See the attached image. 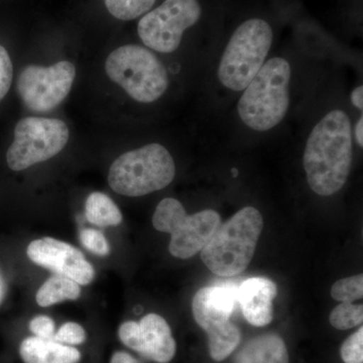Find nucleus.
<instances>
[{"instance_id": "nucleus-1", "label": "nucleus", "mask_w": 363, "mask_h": 363, "mask_svg": "<svg viewBox=\"0 0 363 363\" xmlns=\"http://www.w3.org/2000/svg\"><path fill=\"white\" fill-rule=\"evenodd\" d=\"M350 117L342 111L327 113L313 128L303 164L313 192L331 196L345 185L353 157Z\"/></svg>"}, {"instance_id": "nucleus-2", "label": "nucleus", "mask_w": 363, "mask_h": 363, "mask_svg": "<svg viewBox=\"0 0 363 363\" xmlns=\"http://www.w3.org/2000/svg\"><path fill=\"white\" fill-rule=\"evenodd\" d=\"M264 219L257 208L245 207L217 227L201 250L205 266L214 274L234 277L247 269L255 255Z\"/></svg>"}, {"instance_id": "nucleus-3", "label": "nucleus", "mask_w": 363, "mask_h": 363, "mask_svg": "<svg viewBox=\"0 0 363 363\" xmlns=\"http://www.w3.org/2000/svg\"><path fill=\"white\" fill-rule=\"evenodd\" d=\"M290 80L291 66L286 59L277 57L266 62L238 101V114L243 123L257 131L278 125L290 106Z\"/></svg>"}, {"instance_id": "nucleus-4", "label": "nucleus", "mask_w": 363, "mask_h": 363, "mask_svg": "<svg viewBox=\"0 0 363 363\" xmlns=\"http://www.w3.org/2000/svg\"><path fill=\"white\" fill-rule=\"evenodd\" d=\"M173 157L160 143H150L117 157L108 173L109 186L117 194L140 197L166 188L173 182Z\"/></svg>"}, {"instance_id": "nucleus-5", "label": "nucleus", "mask_w": 363, "mask_h": 363, "mask_svg": "<svg viewBox=\"0 0 363 363\" xmlns=\"http://www.w3.org/2000/svg\"><path fill=\"white\" fill-rule=\"evenodd\" d=\"M105 70L113 82L140 104L156 101L168 89L166 67L142 45H126L114 50L106 60Z\"/></svg>"}, {"instance_id": "nucleus-6", "label": "nucleus", "mask_w": 363, "mask_h": 363, "mask_svg": "<svg viewBox=\"0 0 363 363\" xmlns=\"http://www.w3.org/2000/svg\"><path fill=\"white\" fill-rule=\"evenodd\" d=\"M272 44V30L266 21L252 18L241 23L225 48L218 68L221 84L243 91L264 66Z\"/></svg>"}, {"instance_id": "nucleus-7", "label": "nucleus", "mask_w": 363, "mask_h": 363, "mask_svg": "<svg viewBox=\"0 0 363 363\" xmlns=\"http://www.w3.org/2000/svg\"><path fill=\"white\" fill-rule=\"evenodd\" d=\"M236 303L238 288L230 285L205 286L193 298V316L206 332L210 357L215 362H223L240 345V329L230 322Z\"/></svg>"}, {"instance_id": "nucleus-8", "label": "nucleus", "mask_w": 363, "mask_h": 363, "mask_svg": "<svg viewBox=\"0 0 363 363\" xmlns=\"http://www.w3.org/2000/svg\"><path fill=\"white\" fill-rule=\"evenodd\" d=\"M220 224V215L214 210L188 215L182 203L174 198L162 200L152 216L157 230L171 234V255L182 259L201 252Z\"/></svg>"}, {"instance_id": "nucleus-9", "label": "nucleus", "mask_w": 363, "mask_h": 363, "mask_svg": "<svg viewBox=\"0 0 363 363\" xmlns=\"http://www.w3.org/2000/svg\"><path fill=\"white\" fill-rule=\"evenodd\" d=\"M69 128L64 121L44 117H26L16 123L14 138L7 150L6 162L14 172L52 159L66 147Z\"/></svg>"}, {"instance_id": "nucleus-10", "label": "nucleus", "mask_w": 363, "mask_h": 363, "mask_svg": "<svg viewBox=\"0 0 363 363\" xmlns=\"http://www.w3.org/2000/svg\"><path fill=\"white\" fill-rule=\"evenodd\" d=\"M201 13L198 0H164L143 14L138 35L150 49L169 54L180 47L184 33L199 21Z\"/></svg>"}, {"instance_id": "nucleus-11", "label": "nucleus", "mask_w": 363, "mask_h": 363, "mask_svg": "<svg viewBox=\"0 0 363 363\" xmlns=\"http://www.w3.org/2000/svg\"><path fill=\"white\" fill-rule=\"evenodd\" d=\"M75 78V66L68 61L50 67L26 66L18 76V92L30 111H51L68 96Z\"/></svg>"}, {"instance_id": "nucleus-12", "label": "nucleus", "mask_w": 363, "mask_h": 363, "mask_svg": "<svg viewBox=\"0 0 363 363\" xmlns=\"http://www.w3.org/2000/svg\"><path fill=\"white\" fill-rule=\"evenodd\" d=\"M121 342L140 353L143 357L157 363H169L176 354L175 339L164 318L149 314L140 320L124 322L118 329Z\"/></svg>"}, {"instance_id": "nucleus-13", "label": "nucleus", "mask_w": 363, "mask_h": 363, "mask_svg": "<svg viewBox=\"0 0 363 363\" xmlns=\"http://www.w3.org/2000/svg\"><path fill=\"white\" fill-rule=\"evenodd\" d=\"M28 257L38 266L73 279L79 285H89L95 276L92 264L84 255L64 241L52 238L33 240L26 250Z\"/></svg>"}, {"instance_id": "nucleus-14", "label": "nucleus", "mask_w": 363, "mask_h": 363, "mask_svg": "<svg viewBox=\"0 0 363 363\" xmlns=\"http://www.w3.org/2000/svg\"><path fill=\"white\" fill-rule=\"evenodd\" d=\"M278 295L276 284L269 279L250 278L238 288V302L248 323L255 327L269 325L274 318L272 302Z\"/></svg>"}, {"instance_id": "nucleus-15", "label": "nucleus", "mask_w": 363, "mask_h": 363, "mask_svg": "<svg viewBox=\"0 0 363 363\" xmlns=\"http://www.w3.org/2000/svg\"><path fill=\"white\" fill-rule=\"evenodd\" d=\"M20 355L25 363H78L80 351L54 339L28 337L21 342Z\"/></svg>"}, {"instance_id": "nucleus-16", "label": "nucleus", "mask_w": 363, "mask_h": 363, "mask_svg": "<svg viewBox=\"0 0 363 363\" xmlns=\"http://www.w3.org/2000/svg\"><path fill=\"white\" fill-rule=\"evenodd\" d=\"M234 363H289L285 341L274 333L252 338L238 351Z\"/></svg>"}, {"instance_id": "nucleus-17", "label": "nucleus", "mask_w": 363, "mask_h": 363, "mask_svg": "<svg viewBox=\"0 0 363 363\" xmlns=\"http://www.w3.org/2000/svg\"><path fill=\"white\" fill-rule=\"evenodd\" d=\"M80 295L79 284L73 279L56 274L43 284L38 291L35 300L40 307H49L64 301L77 300Z\"/></svg>"}, {"instance_id": "nucleus-18", "label": "nucleus", "mask_w": 363, "mask_h": 363, "mask_svg": "<svg viewBox=\"0 0 363 363\" xmlns=\"http://www.w3.org/2000/svg\"><path fill=\"white\" fill-rule=\"evenodd\" d=\"M85 215L91 224L100 227L116 226L123 221L121 210L108 196L94 192L88 196Z\"/></svg>"}, {"instance_id": "nucleus-19", "label": "nucleus", "mask_w": 363, "mask_h": 363, "mask_svg": "<svg viewBox=\"0 0 363 363\" xmlns=\"http://www.w3.org/2000/svg\"><path fill=\"white\" fill-rule=\"evenodd\" d=\"M157 0H104L112 16L119 21H133L150 11Z\"/></svg>"}, {"instance_id": "nucleus-20", "label": "nucleus", "mask_w": 363, "mask_h": 363, "mask_svg": "<svg viewBox=\"0 0 363 363\" xmlns=\"http://www.w3.org/2000/svg\"><path fill=\"white\" fill-rule=\"evenodd\" d=\"M329 321L338 330H348L358 326L363 321V306L342 303L332 310Z\"/></svg>"}, {"instance_id": "nucleus-21", "label": "nucleus", "mask_w": 363, "mask_h": 363, "mask_svg": "<svg viewBox=\"0 0 363 363\" xmlns=\"http://www.w3.org/2000/svg\"><path fill=\"white\" fill-rule=\"evenodd\" d=\"M331 296L334 300L342 303H352L362 300L363 296V276L350 277L339 279L331 288Z\"/></svg>"}, {"instance_id": "nucleus-22", "label": "nucleus", "mask_w": 363, "mask_h": 363, "mask_svg": "<svg viewBox=\"0 0 363 363\" xmlns=\"http://www.w3.org/2000/svg\"><path fill=\"white\" fill-rule=\"evenodd\" d=\"M344 363H363V328L344 341L340 350Z\"/></svg>"}, {"instance_id": "nucleus-23", "label": "nucleus", "mask_w": 363, "mask_h": 363, "mask_svg": "<svg viewBox=\"0 0 363 363\" xmlns=\"http://www.w3.org/2000/svg\"><path fill=\"white\" fill-rule=\"evenodd\" d=\"M80 240L83 247L95 255L105 257L111 252L108 241L101 231L91 228L84 229L80 234Z\"/></svg>"}, {"instance_id": "nucleus-24", "label": "nucleus", "mask_w": 363, "mask_h": 363, "mask_svg": "<svg viewBox=\"0 0 363 363\" xmlns=\"http://www.w3.org/2000/svg\"><path fill=\"white\" fill-rule=\"evenodd\" d=\"M54 340L66 345H79L84 343L86 333L81 325L68 322L64 324L54 335Z\"/></svg>"}, {"instance_id": "nucleus-25", "label": "nucleus", "mask_w": 363, "mask_h": 363, "mask_svg": "<svg viewBox=\"0 0 363 363\" xmlns=\"http://www.w3.org/2000/svg\"><path fill=\"white\" fill-rule=\"evenodd\" d=\"M13 78V62L6 48L0 45V101L6 96L11 89Z\"/></svg>"}, {"instance_id": "nucleus-26", "label": "nucleus", "mask_w": 363, "mask_h": 363, "mask_svg": "<svg viewBox=\"0 0 363 363\" xmlns=\"http://www.w3.org/2000/svg\"><path fill=\"white\" fill-rule=\"evenodd\" d=\"M30 330L35 334V337L52 339L55 335V323L50 317L38 316L30 321Z\"/></svg>"}, {"instance_id": "nucleus-27", "label": "nucleus", "mask_w": 363, "mask_h": 363, "mask_svg": "<svg viewBox=\"0 0 363 363\" xmlns=\"http://www.w3.org/2000/svg\"><path fill=\"white\" fill-rule=\"evenodd\" d=\"M111 363H140V362L131 357L130 353L124 352V351H116L112 355Z\"/></svg>"}, {"instance_id": "nucleus-28", "label": "nucleus", "mask_w": 363, "mask_h": 363, "mask_svg": "<svg viewBox=\"0 0 363 363\" xmlns=\"http://www.w3.org/2000/svg\"><path fill=\"white\" fill-rule=\"evenodd\" d=\"M351 101H352V104L357 107V109H359L360 111H362L363 109V87L362 86H358V87L355 88L354 90L351 93Z\"/></svg>"}, {"instance_id": "nucleus-29", "label": "nucleus", "mask_w": 363, "mask_h": 363, "mask_svg": "<svg viewBox=\"0 0 363 363\" xmlns=\"http://www.w3.org/2000/svg\"><path fill=\"white\" fill-rule=\"evenodd\" d=\"M355 138L360 147H363V118L362 116L358 119L357 126H355Z\"/></svg>"}, {"instance_id": "nucleus-30", "label": "nucleus", "mask_w": 363, "mask_h": 363, "mask_svg": "<svg viewBox=\"0 0 363 363\" xmlns=\"http://www.w3.org/2000/svg\"><path fill=\"white\" fill-rule=\"evenodd\" d=\"M233 176H234V177L238 176V171H236V169H233Z\"/></svg>"}]
</instances>
